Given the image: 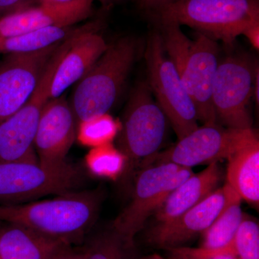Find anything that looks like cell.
<instances>
[{
    "label": "cell",
    "mask_w": 259,
    "mask_h": 259,
    "mask_svg": "<svg viewBox=\"0 0 259 259\" xmlns=\"http://www.w3.org/2000/svg\"><path fill=\"white\" fill-rule=\"evenodd\" d=\"M103 196L98 188L25 203L0 204V222L21 225L69 244H78L96 222Z\"/></svg>",
    "instance_id": "obj_1"
},
{
    "label": "cell",
    "mask_w": 259,
    "mask_h": 259,
    "mask_svg": "<svg viewBox=\"0 0 259 259\" xmlns=\"http://www.w3.org/2000/svg\"><path fill=\"white\" fill-rule=\"evenodd\" d=\"M158 23L164 50L193 102L198 121L203 125L218 124L212 102L219 65L217 42L199 33L192 40L178 24Z\"/></svg>",
    "instance_id": "obj_2"
},
{
    "label": "cell",
    "mask_w": 259,
    "mask_h": 259,
    "mask_svg": "<svg viewBox=\"0 0 259 259\" xmlns=\"http://www.w3.org/2000/svg\"><path fill=\"white\" fill-rule=\"evenodd\" d=\"M138 54L134 37H121L78 81L70 104L77 123L108 113L122 91Z\"/></svg>",
    "instance_id": "obj_3"
},
{
    "label": "cell",
    "mask_w": 259,
    "mask_h": 259,
    "mask_svg": "<svg viewBox=\"0 0 259 259\" xmlns=\"http://www.w3.org/2000/svg\"><path fill=\"white\" fill-rule=\"evenodd\" d=\"M153 15L158 23L187 25L231 44L245 29L259 23V0H182Z\"/></svg>",
    "instance_id": "obj_4"
},
{
    "label": "cell",
    "mask_w": 259,
    "mask_h": 259,
    "mask_svg": "<svg viewBox=\"0 0 259 259\" xmlns=\"http://www.w3.org/2000/svg\"><path fill=\"white\" fill-rule=\"evenodd\" d=\"M84 28L85 25L79 27L61 42L28 101L13 115L0 122V162L38 161L34 140L44 107L51 99L53 78L65 54Z\"/></svg>",
    "instance_id": "obj_5"
},
{
    "label": "cell",
    "mask_w": 259,
    "mask_h": 259,
    "mask_svg": "<svg viewBox=\"0 0 259 259\" xmlns=\"http://www.w3.org/2000/svg\"><path fill=\"white\" fill-rule=\"evenodd\" d=\"M83 180L81 170L69 161L56 166L39 161L0 162V204L69 193L76 191Z\"/></svg>",
    "instance_id": "obj_6"
},
{
    "label": "cell",
    "mask_w": 259,
    "mask_h": 259,
    "mask_svg": "<svg viewBox=\"0 0 259 259\" xmlns=\"http://www.w3.org/2000/svg\"><path fill=\"white\" fill-rule=\"evenodd\" d=\"M148 87L179 140L199 127L197 110L176 68L167 56L160 32L148 37L145 52Z\"/></svg>",
    "instance_id": "obj_7"
},
{
    "label": "cell",
    "mask_w": 259,
    "mask_h": 259,
    "mask_svg": "<svg viewBox=\"0 0 259 259\" xmlns=\"http://www.w3.org/2000/svg\"><path fill=\"white\" fill-rule=\"evenodd\" d=\"M192 168L173 163L143 167L136 177L131 202L114 221L112 228L131 243L144 229L150 216L163 205L170 194L193 175Z\"/></svg>",
    "instance_id": "obj_8"
},
{
    "label": "cell",
    "mask_w": 259,
    "mask_h": 259,
    "mask_svg": "<svg viewBox=\"0 0 259 259\" xmlns=\"http://www.w3.org/2000/svg\"><path fill=\"white\" fill-rule=\"evenodd\" d=\"M167 118L148 83L136 86L120 122L119 150L125 155V169L158 153L166 137Z\"/></svg>",
    "instance_id": "obj_9"
},
{
    "label": "cell",
    "mask_w": 259,
    "mask_h": 259,
    "mask_svg": "<svg viewBox=\"0 0 259 259\" xmlns=\"http://www.w3.org/2000/svg\"><path fill=\"white\" fill-rule=\"evenodd\" d=\"M258 70L256 64L245 55L228 56L219 62L212 93L218 123L228 128H252L249 105Z\"/></svg>",
    "instance_id": "obj_10"
},
{
    "label": "cell",
    "mask_w": 259,
    "mask_h": 259,
    "mask_svg": "<svg viewBox=\"0 0 259 259\" xmlns=\"http://www.w3.org/2000/svg\"><path fill=\"white\" fill-rule=\"evenodd\" d=\"M256 132L253 128H228L203 125L187 135L171 148L146 158L141 166L158 163H173L192 168L227 159Z\"/></svg>",
    "instance_id": "obj_11"
},
{
    "label": "cell",
    "mask_w": 259,
    "mask_h": 259,
    "mask_svg": "<svg viewBox=\"0 0 259 259\" xmlns=\"http://www.w3.org/2000/svg\"><path fill=\"white\" fill-rule=\"evenodd\" d=\"M61 42L42 50L5 56L0 62V122L28 101Z\"/></svg>",
    "instance_id": "obj_12"
},
{
    "label": "cell",
    "mask_w": 259,
    "mask_h": 259,
    "mask_svg": "<svg viewBox=\"0 0 259 259\" xmlns=\"http://www.w3.org/2000/svg\"><path fill=\"white\" fill-rule=\"evenodd\" d=\"M77 125L71 105L63 95L50 99L42 110L34 140L38 161L49 166L66 163L76 139Z\"/></svg>",
    "instance_id": "obj_13"
},
{
    "label": "cell",
    "mask_w": 259,
    "mask_h": 259,
    "mask_svg": "<svg viewBox=\"0 0 259 259\" xmlns=\"http://www.w3.org/2000/svg\"><path fill=\"white\" fill-rule=\"evenodd\" d=\"M227 196L225 184L178 217L167 222L158 223L148 231V243L166 250L184 246L186 243L199 233L202 234L211 226L224 207Z\"/></svg>",
    "instance_id": "obj_14"
},
{
    "label": "cell",
    "mask_w": 259,
    "mask_h": 259,
    "mask_svg": "<svg viewBox=\"0 0 259 259\" xmlns=\"http://www.w3.org/2000/svg\"><path fill=\"white\" fill-rule=\"evenodd\" d=\"M94 0L64 5H40L0 16V37L51 28L74 26L91 15Z\"/></svg>",
    "instance_id": "obj_15"
},
{
    "label": "cell",
    "mask_w": 259,
    "mask_h": 259,
    "mask_svg": "<svg viewBox=\"0 0 259 259\" xmlns=\"http://www.w3.org/2000/svg\"><path fill=\"white\" fill-rule=\"evenodd\" d=\"M100 22L86 24L65 54L51 83L50 98L59 97L78 82L92 69L108 47L102 35Z\"/></svg>",
    "instance_id": "obj_16"
},
{
    "label": "cell",
    "mask_w": 259,
    "mask_h": 259,
    "mask_svg": "<svg viewBox=\"0 0 259 259\" xmlns=\"http://www.w3.org/2000/svg\"><path fill=\"white\" fill-rule=\"evenodd\" d=\"M223 177L219 162L210 163L205 169L191 175L170 194L156 211V221L158 223L171 221L192 208L218 188Z\"/></svg>",
    "instance_id": "obj_17"
},
{
    "label": "cell",
    "mask_w": 259,
    "mask_h": 259,
    "mask_svg": "<svg viewBox=\"0 0 259 259\" xmlns=\"http://www.w3.org/2000/svg\"><path fill=\"white\" fill-rule=\"evenodd\" d=\"M5 225L0 228V259H51L72 245L26 226Z\"/></svg>",
    "instance_id": "obj_18"
},
{
    "label": "cell",
    "mask_w": 259,
    "mask_h": 259,
    "mask_svg": "<svg viewBox=\"0 0 259 259\" xmlns=\"http://www.w3.org/2000/svg\"><path fill=\"white\" fill-rule=\"evenodd\" d=\"M226 183L242 200L258 207L259 203V139L255 133L228 158Z\"/></svg>",
    "instance_id": "obj_19"
},
{
    "label": "cell",
    "mask_w": 259,
    "mask_h": 259,
    "mask_svg": "<svg viewBox=\"0 0 259 259\" xmlns=\"http://www.w3.org/2000/svg\"><path fill=\"white\" fill-rule=\"evenodd\" d=\"M226 185V204L211 226L202 233V248L215 249L231 244L243 220L242 199L228 184Z\"/></svg>",
    "instance_id": "obj_20"
},
{
    "label": "cell",
    "mask_w": 259,
    "mask_h": 259,
    "mask_svg": "<svg viewBox=\"0 0 259 259\" xmlns=\"http://www.w3.org/2000/svg\"><path fill=\"white\" fill-rule=\"evenodd\" d=\"M74 26L51 27L13 36L0 37V54H26L42 50L74 34Z\"/></svg>",
    "instance_id": "obj_21"
},
{
    "label": "cell",
    "mask_w": 259,
    "mask_h": 259,
    "mask_svg": "<svg viewBox=\"0 0 259 259\" xmlns=\"http://www.w3.org/2000/svg\"><path fill=\"white\" fill-rule=\"evenodd\" d=\"M83 259H135V243L114 231L97 233L82 246Z\"/></svg>",
    "instance_id": "obj_22"
},
{
    "label": "cell",
    "mask_w": 259,
    "mask_h": 259,
    "mask_svg": "<svg viewBox=\"0 0 259 259\" xmlns=\"http://www.w3.org/2000/svg\"><path fill=\"white\" fill-rule=\"evenodd\" d=\"M89 171L95 176L117 180L125 170L127 160L112 144L92 148L85 157Z\"/></svg>",
    "instance_id": "obj_23"
},
{
    "label": "cell",
    "mask_w": 259,
    "mask_h": 259,
    "mask_svg": "<svg viewBox=\"0 0 259 259\" xmlns=\"http://www.w3.org/2000/svg\"><path fill=\"white\" fill-rule=\"evenodd\" d=\"M120 126V122L108 113L95 116L78 123L76 139L83 146L92 148L112 144Z\"/></svg>",
    "instance_id": "obj_24"
},
{
    "label": "cell",
    "mask_w": 259,
    "mask_h": 259,
    "mask_svg": "<svg viewBox=\"0 0 259 259\" xmlns=\"http://www.w3.org/2000/svg\"><path fill=\"white\" fill-rule=\"evenodd\" d=\"M232 244L238 259H259L258 223L243 214Z\"/></svg>",
    "instance_id": "obj_25"
},
{
    "label": "cell",
    "mask_w": 259,
    "mask_h": 259,
    "mask_svg": "<svg viewBox=\"0 0 259 259\" xmlns=\"http://www.w3.org/2000/svg\"><path fill=\"white\" fill-rule=\"evenodd\" d=\"M167 250L170 255L168 259H238L232 243L215 249L180 246Z\"/></svg>",
    "instance_id": "obj_26"
},
{
    "label": "cell",
    "mask_w": 259,
    "mask_h": 259,
    "mask_svg": "<svg viewBox=\"0 0 259 259\" xmlns=\"http://www.w3.org/2000/svg\"><path fill=\"white\" fill-rule=\"evenodd\" d=\"M36 3V0H0V16L34 6Z\"/></svg>",
    "instance_id": "obj_27"
},
{
    "label": "cell",
    "mask_w": 259,
    "mask_h": 259,
    "mask_svg": "<svg viewBox=\"0 0 259 259\" xmlns=\"http://www.w3.org/2000/svg\"><path fill=\"white\" fill-rule=\"evenodd\" d=\"M145 9L155 13L163 8L180 3L182 0H138Z\"/></svg>",
    "instance_id": "obj_28"
},
{
    "label": "cell",
    "mask_w": 259,
    "mask_h": 259,
    "mask_svg": "<svg viewBox=\"0 0 259 259\" xmlns=\"http://www.w3.org/2000/svg\"><path fill=\"white\" fill-rule=\"evenodd\" d=\"M51 259H83L82 247L76 248L74 245H69L61 250Z\"/></svg>",
    "instance_id": "obj_29"
},
{
    "label": "cell",
    "mask_w": 259,
    "mask_h": 259,
    "mask_svg": "<svg viewBox=\"0 0 259 259\" xmlns=\"http://www.w3.org/2000/svg\"><path fill=\"white\" fill-rule=\"evenodd\" d=\"M243 35L248 39V41L251 44L252 47L254 48L255 50L259 49V23L253 24L245 29L243 32Z\"/></svg>",
    "instance_id": "obj_30"
},
{
    "label": "cell",
    "mask_w": 259,
    "mask_h": 259,
    "mask_svg": "<svg viewBox=\"0 0 259 259\" xmlns=\"http://www.w3.org/2000/svg\"><path fill=\"white\" fill-rule=\"evenodd\" d=\"M37 3L40 5H64L72 3L75 0H36Z\"/></svg>",
    "instance_id": "obj_31"
},
{
    "label": "cell",
    "mask_w": 259,
    "mask_h": 259,
    "mask_svg": "<svg viewBox=\"0 0 259 259\" xmlns=\"http://www.w3.org/2000/svg\"><path fill=\"white\" fill-rule=\"evenodd\" d=\"M259 71H257L255 74L254 83H253V97H254L255 101L256 102L257 105H258L259 102Z\"/></svg>",
    "instance_id": "obj_32"
},
{
    "label": "cell",
    "mask_w": 259,
    "mask_h": 259,
    "mask_svg": "<svg viewBox=\"0 0 259 259\" xmlns=\"http://www.w3.org/2000/svg\"><path fill=\"white\" fill-rule=\"evenodd\" d=\"M135 259H164L163 257L161 256V255L156 254V253H154V254L146 255V256L140 257V258H137L136 257Z\"/></svg>",
    "instance_id": "obj_33"
},
{
    "label": "cell",
    "mask_w": 259,
    "mask_h": 259,
    "mask_svg": "<svg viewBox=\"0 0 259 259\" xmlns=\"http://www.w3.org/2000/svg\"><path fill=\"white\" fill-rule=\"evenodd\" d=\"M95 1V0H94ZM99 1H101L102 3H110V2L115 1V0H99Z\"/></svg>",
    "instance_id": "obj_34"
}]
</instances>
